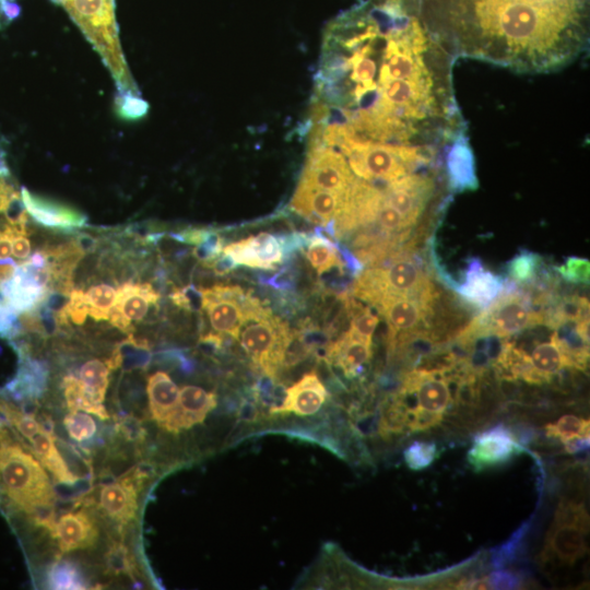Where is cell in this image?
I'll return each instance as SVG.
<instances>
[{"label": "cell", "mask_w": 590, "mask_h": 590, "mask_svg": "<svg viewBox=\"0 0 590 590\" xmlns=\"http://www.w3.org/2000/svg\"><path fill=\"white\" fill-rule=\"evenodd\" d=\"M588 0H457L434 33L455 57L557 71L588 48Z\"/></svg>", "instance_id": "1"}, {"label": "cell", "mask_w": 590, "mask_h": 590, "mask_svg": "<svg viewBox=\"0 0 590 590\" xmlns=\"http://www.w3.org/2000/svg\"><path fill=\"white\" fill-rule=\"evenodd\" d=\"M56 493L30 444L0 413V509L14 524L48 530Z\"/></svg>", "instance_id": "2"}, {"label": "cell", "mask_w": 590, "mask_h": 590, "mask_svg": "<svg viewBox=\"0 0 590 590\" xmlns=\"http://www.w3.org/2000/svg\"><path fill=\"white\" fill-rule=\"evenodd\" d=\"M79 25L108 67L118 87V96L140 95L119 43L115 0H52Z\"/></svg>", "instance_id": "3"}, {"label": "cell", "mask_w": 590, "mask_h": 590, "mask_svg": "<svg viewBox=\"0 0 590 590\" xmlns=\"http://www.w3.org/2000/svg\"><path fill=\"white\" fill-rule=\"evenodd\" d=\"M352 293L370 305L385 295L411 296L432 303L437 295L424 269L404 248L361 271Z\"/></svg>", "instance_id": "4"}, {"label": "cell", "mask_w": 590, "mask_h": 590, "mask_svg": "<svg viewBox=\"0 0 590 590\" xmlns=\"http://www.w3.org/2000/svg\"><path fill=\"white\" fill-rule=\"evenodd\" d=\"M545 322V312L536 311L523 293L505 287L463 330L459 339L470 344L479 339H505Z\"/></svg>", "instance_id": "5"}, {"label": "cell", "mask_w": 590, "mask_h": 590, "mask_svg": "<svg viewBox=\"0 0 590 590\" xmlns=\"http://www.w3.org/2000/svg\"><path fill=\"white\" fill-rule=\"evenodd\" d=\"M291 333L285 321L262 306L244 320L237 340L253 363L274 378L282 366Z\"/></svg>", "instance_id": "6"}, {"label": "cell", "mask_w": 590, "mask_h": 590, "mask_svg": "<svg viewBox=\"0 0 590 590\" xmlns=\"http://www.w3.org/2000/svg\"><path fill=\"white\" fill-rule=\"evenodd\" d=\"M588 516L581 505L560 504L546 538L545 552L573 565L586 553Z\"/></svg>", "instance_id": "7"}, {"label": "cell", "mask_w": 590, "mask_h": 590, "mask_svg": "<svg viewBox=\"0 0 590 590\" xmlns=\"http://www.w3.org/2000/svg\"><path fill=\"white\" fill-rule=\"evenodd\" d=\"M145 480L146 473L143 470L132 468L116 481L101 486L97 498L98 510L119 530L135 520L139 494Z\"/></svg>", "instance_id": "8"}, {"label": "cell", "mask_w": 590, "mask_h": 590, "mask_svg": "<svg viewBox=\"0 0 590 590\" xmlns=\"http://www.w3.org/2000/svg\"><path fill=\"white\" fill-rule=\"evenodd\" d=\"M346 158L334 148L310 145L300 184L312 188L346 193L355 179Z\"/></svg>", "instance_id": "9"}, {"label": "cell", "mask_w": 590, "mask_h": 590, "mask_svg": "<svg viewBox=\"0 0 590 590\" xmlns=\"http://www.w3.org/2000/svg\"><path fill=\"white\" fill-rule=\"evenodd\" d=\"M49 264L35 267L21 262L13 276L0 287V295L16 314L39 307L50 294Z\"/></svg>", "instance_id": "10"}, {"label": "cell", "mask_w": 590, "mask_h": 590, "mask_svg": "<svg viewBox=\"0 0 590 590\" xmlns=\"http://www.w3.org/2000/svg\"><path fill=\"white\" fill-rule=\"evenodd\" d=\"M202 310L209 317L212 329L220 334L238 338L245 319V303L249 296L241 287L214 285L202 288Z\"/></svg>", "instance_id": "11"}, {"label": "cell", "mask_w": 590, "mask_h": 590, "mask_svg": "<svg viewBox=\"0 0 590 590\" xmlns=\"http://www.w3.org/2000/svg\"><path fill=\"white\" fill-rule=\"evenodd\" d=\"M434 303L416 297L385 295L373 306L389 327L390 346L416 334L426 322Z\"/></svg>", "instance_id": "12"}, {"label": "cell", "mask_w": 590, "mask_h": 590, "mask_svg": "<svg viewBox=\"0 0 590 590\" xmlns=\"http://www.w3.org/2000/svg\"><path fill=\"white\" fill-rule=\"evenodd\" d=\"M160 299V293L149 282H123L118 286L108 321L121 332L133 334L132 322L143 321L151 309L158 310Z\"/></svg>", "instance_id": "13"}, {"label": "cell", "mask_w": 590, "mask_h": 590, "mask_svg": "<svg viewBox=\"0 0 590 590\" xmlns=\"http://www.w3.org/2000/svg\"><path fill=\"white\" fill-rule=\"evenodd\" d=\"M60 553L93 547L99 540L97 519L85 508L73 509L59 516L49 529Z\"/></svg>", "instance_id": "14"}, {"label": "cell", "mask_w": 590, "mask_h": 590, "mask_svg": "<svg viewBox=\"0 0 590 590\" xmlns=\"http://www.w3.org/2000/svg\"><path fill=\"white\" fill-rule=\"evenodd\" d=\"M524 449L512 433L503 425L479 434L468 451V461L475 471H482L508 462Z\"/></svg>", "instance_id": "15"}, {"label": "cell", "mask_w": 590, "mask_h": 590, "mask_svg": "<svg viewBox=\"0 0 590 590\" xmlns=\"http://www.w3.org/2000/svg\"><path fill=\"white\" fill-rule=\"evenodd\" d=\"M401 389L412 394L416 410L430 413L444 415L453 400L448 378L441 370L415 369L406 375Z\"/></svg>", "instance_id": "16"}, {"label": "cell", "mask_w": 590, "mask_h": 590, "mask_svg": "<svg viewBox=\"0 0 590 590\" xmlns=\"http://www.w3.org/2000/svg\"><path fill=\"white\" fill-rule=\"evenodd\" d=\"M23 204L30 216L39 225L59 231L73 233L87 223V217L81 211L37 194L26 188L21 189Z\"/></svg>", "instance_id": "17"}, {"label": "cell", "mask_w": 590, "mask_h": 590, "mask_svg": "<svg viewBox=\"0 0 590 590\" xmlns=\"http://www.w3.org/2000/svg\"><path fill=\"white\" fill-rule=\"evenodd\" d=\"M216 406V394L201 387L188 385L179 390L176 408L160 425L167 433L178 434L201 424Z\"/></svg>", "instance_id": "18"}, {"label": "cell", "mask_w": 590, "mask_h": 590, "mask_svg": "<svg viewBox=\"0 0 590 590\" xmlns=\"http://www.w3.org/2000/svg\"><path fill=\"white\" fill-rule=\"evenodd\" d=\"M235 263L253 269L273 270L284 259L279 238L269 233H260L223 247Z\"/></svg>", "instance_id": "19"}, {"label": "cell", "mask_w": 590, "mask_h": 590, "mask_svg": "<svg viewBox=\"0 0 590 590\" xmlns=\"http://www.w3.org/2000/svg\"><path fill=\"white\" fill-rule=\"evenodd\" d=\"M346 193L312 188L299 182L291 200V208L310 222L327 226L334 223L344 205Z\"/></svg>", "instance_id": "20"}, {"label": "cell", "mask_w": 590, "mask_h": 590, "mask_svg": "<svg viewBox=\"0 0 590 590\" xmlns=\"http://www.w3.org/2000/svg\"><path fill=\"white\" fill-rule=\"evenodd\" d=\"M505 284L506 281L486 269L481 260L471 259L455 291L465 303L484 309L498 297Z\"/></svg>", "instance_id": "21"}, {"label": "cell", "mask_w": 590, "mask_h": 590, "mask_svg": "<svg viewBox=\"0 0 590 590\" xmlns=\"http://www.w3.org/2000/svg\"><path fill=\"white\" fill-rule=\"evenodd\" d=\"M327 397L328 392L319 377L310 371L285 389L281 404L271 412L295 413L299 416L312 415L321 409Z\"/></svg>", "instance_id": "22"}, {"label": "cell", "mask_w": 590, "mask_h": 590, "mask_svg": "<svg viewBox=\"0 0 590 590\" xmlns=\"http://www.w3.org/2000/svg\"><path fill=\"white\" fill-rule=\"evenodd\" d=\"M19 355V368L14 378L5 386L7 392L14 400L35 403L48 387V367L30 354Z\"/></svg>", "instance_id": "23"}, {"label": "cell", "mask_w": 590, "mask_h": 590, "mask_svg": "<svg viewBox=\"0 0 590 590\" xmlns=\"http://www.w3.org/2000/svg\"><path fill=\"white\" fill-rule=\"evenodd\" d=\"M527 356L531 369L530 384L547 382L563 368L571 367L569 358L558 343L555 331L548 341L536 343L530 354L527 353Z\"/></svg>", "instance_id": "24"}, {"label": "cell", "mask_w": 590, "mask_h": 590, "mask_svg": "<svg viewBox=\"0 0 590 590\" xmlns=\"http://www.w3.org/2000/svg\"><path fill=\"white\" fill-rule=\"evenodd\" d=\"M371 357V345L353 335L349 330L330 343L324 358L335 363L346 377H355Z\"/></svg>", "instance_id": "25"}, {"label": "cell", "mask_w": 590, "mask_h": 590, "mask_svg": "<svg viewBox=\"0 0 590 590\" xmlns=\"http://www.w3.org/2000/svg\"><path fill=\"white\" fill-rule=\"evenodd\" d=\"M27 442L38 461L58 483L72 486L78 482L79 477L70 470L58 450L51 429L43 427Z\"/></svg>", "instance_id": "26"}, {"label": "cell", "mask_w": 590, "mask_h": 590, "mask_svg": "<svg viewBox=\"0 0 590 590\" xmlns=\"http://www.w3.org/2000/svg\"><path fill=\"white\" fill-rule=\"evenodd\" d=\"M146 393L150 417L160 426L176 408L179 389L167 373L157 370L148 377Z\"/></svg>", "instance_id": "27"}, {"label": "cell", "mask_w": 590, "mask_h": 590, "mask_svg": "<svg viewBox=\"0 0 590 590\" xmlns=\"http://www.w3.org/2000/svg\"><path fill=\"white\" fill-rule=\"evenodd\" d=\"M304 248L307 260L317 270L319 275L332 269H338L340 272L343 271L344 262L337 243H332L323 235L312 234L308 235Z\"/></svg>", "instance_id": "28"}, {"label": "cell", "mask_w": 590, "mask_h": 590, "mask_svg": "<svg viewBox=\"0 0 590 590\" xmlns=\"http://www.w3.org/2000/svg\"><path fill=\"white\" fill-rule=\"evenodd\" d=\"M60 387L69 411H84L94 414L102 421L109 420V414L104 404L91 399L78 377L72 374L63 376Z\"/></svg>", "instance_id": "29"}, {"label": "cell", "mask_w": 590, "mask_h": 590, "mask_svg": "<svg viewBox=\"0 0 590 590\" xmlns=\"http://www.w3.org/2000/svg\"><path fill=\"white\" fill-rule=\"evenodd\" d=\"M109 368L106 359L91 358L79 368V379L87 394L97 403H103L109 385Z\"/></svg>", "instance_id": "30"}, {"label": "cell", "mask_w": 590, "mask_h": 590, "mask_svg": "<svg viewBox=\"0 0 590 590\" xmlns=\"http://www.w3.org/2000/svg\"><path fill=\"white\" fill-rule=\"evenodd\" d=\"M586 319H589V302L581 296L563 297L548 312H545V322L553 329Z\"/></svg>", "instance_id": "31"}, {"label": "cell", "mask_w": 590, "mask_h": 590, "mask_svg": "<svg viewBox=\"0 0 590 590\" xmlns=\"http://www.w3.org/2000/svg\"><path fill=\"white\" fill-rule=\"evenodd\" d=\"M344 304L351 317L349 331L371 345L373 334L379 322L378 316L373 312L370 307L363 306L352 298H344Z\"/></svg>", "instance_id": "32"}, {"label": "cell", "mask_w": 590, "mask_h": 590, "mask_svg": "<svg viewBox=\"0 0 590 590\" xmlns=\"http://www.w3.org/2000/svg\"><path fill=\"white\" fill-rule=\"evenodd\" d=\"M117 290L110 284L99 283L92 285L84 292L88 307V316L95 321L108 320L115 306Z\"/></svg>", "instance_id": "33"}, {"label": "cell", "mask_w": 590, "mask_h": 590, "mask_svg": "<svg viewBox=\"0 0 590 590\" xmlns=\"http://www.w3.org/2000/svg\"><path fill=\"white\" fill-rule=\"evenodd\" d=\"M87 586L81 569L70 560H57L48 570L50 589H87Z\"/></svg>", "instance_id": "34"}, {"label": "cell", "mask_w": 590, "mask_h": 590, "mask_svg": "<svg viewBox=\"0 0 590 590\" xmlns=\"http://www.w3.org/2000/svg\"><path fill=\"white\" fill-rule=\"evenodd\" d=\"M542 266L540 255L523 249L516 253L507 262V274L509 279L519 284L531 283L536 278Z\"/></svg>", "instance_id": "35"}, {"label": "cell", "mask_w": 590, "mask_h": 590, "mask_svg": "<svg viewBox=\"0 0 590 590\" xmlns=\"http://www.w3.org/2000/svg\"><path fill=\"white\" fill-rule=\"evenodd\" d=\"M23 205L21 191L16 189L11 180V174L4 160V152L0 146V219H9L12 212Z\"/></svg>", "instance_id": "36"}, {"label": "cell", "mask_w": 590, "mask_h": 590, "mask_svg": "<svg viewBox=\"0 0 590 590\" xmlns=\"http://www.w3.org/2000/svg\"><path fill=\"white\" fill-rule=\"evenodd\" d=\"M62 423L68 436L80 444L92 439L97 432L94 418L79 411H70Z\"/></svg>", "instance_id": "37"}, {"label": "cell", "mask_w": 590, "mask_h": 590, "mask_svg": "<svg viewBox=\"0 0 590 590\" xmlns=\"http://www.w3.org/2000/svg\"><path fill=\"white\" fill-rule=\"evenodd\" d=\"M589 424L588 420L566 414L555 423L547 424L545 432L548 437H556L563 441L575 436L589 435Z\"/></svg>", "instance_id": "38"}, {"label": "cell", "mask_w": 590, "mask_h": 590, "mask_svg": "<svg viewBox=\"0 0 590 590\" xmlns=\"http://www.w3.org/2000/svg\"><path fill=\"white\" fill-rule=\"evenodd\" d=\"M107 573L113 575L125 574L133 578L134 559L122 542H113L105 554Z\"/></svg>", "instance_id": "39"}, {"label": "cell", "mask_w": 590, "mask_h": 590, "mask_svg": "<svg viewBox=\"0 0 590 590\" xmlns=\"http://www.w3.org/2000/svg\"><path fill=\"white\" fill-rule=\"evenodd\" d=\"M437 446L428 441H414L403 453L406 465L413 471L429 467L437 458Z\"/></svg>", "instance_id": "40"}, {"label": "cell", "mask_w": 590, "mask_h": 590, "mask_svg": "<svg viewBox=\"0 0 590 590\" xmlns=\"http://www.w3.org/2000/svg\"><path fill=\"white\" fill-rule=\"evenodd\" d=\"M560 278L573 284H589L590 262L581 257H568L559 266L555 267Z\"/></svg>", "instance_id": "41"}, {"label": "cell", "mask_w": 590, "mask_h": 590, "mask_svg": "<svg viewBox=\"0 0 590 590\" xmlns=\"http://www.w3.org/2000/svg\"><path fill=\"white\" fill-rule=\"evenodd\" d=\"M223 239L215 231L209 229L204 239L192 249V256L204 267L222 253Z\"/></svg>", "instance_id": "42"}, {"label": "cell", "mask_w": 590, "mask_h": 590, "mask_svg": "<svg viewBox=\"0 0 590 590\" xmlns=\"http://www.w3.org/2000/svg\"><path fill=\"white\" fill-rule=\"evenodd\" d=\"M169 298L173 304L187 311L202 310V291L193 285L173 288Z\"/></svg>", "instance_id": "43"}, {"label": "cell", "mask_w": 590, "mask_h": 590, "mask_svg": "<svg viewBox=\"0 0 590 590\" xmlns=\"http://www.w3.org/2000/svg\"><path fill=\"white\" fill-rule=\"evenodd\" d=\"M149 105L140 95L118 96L116 109L118 115L125 119L142 118L148 111Z\"/></svg>", "instance_id": "44"}, {"label": "cell", "mask_w": 590, "mask_h": 590, "mask_svg": "<svg viewBox=\"0 0 590 590\" xmlns=\"http://www.w3.org/2000/svg\"><path fill=\"white\" fill-rule=\"evenodd\" d=\"M17 315L0 296V337L11 341L20 333Z\"/></svg>", "instance_id": "45"}, {"label": "cell", "mask_w": 590, "mask_h": 590, "mask_svg": "<svg viewBox=\"0 0 590 590\" xmlns=\"http://www.w3.org/2000/svg\"><path fill=\"white\" fill-rule=\"evenodd\" d=\"M489 588L493 589H514L519 585L518 578L507 571H495L487 577Z\"/></svg>", "instance_id": "46"}, {"label": "cell", "mask_w": 590, "mask_h": 590, "mask_svg": "<svg viewBox=\"0 0 590 590\" xmlns=\"http://www.w3.org/2000/svg\"><path fill=\"white\" fill-rule=\"evenodd\" d=\"M12 255L17 261H25L28 259L32 247L31 241L26 235H14L11 237Z\"/></svg>", "instance_id": "47"}, {"label": "cell", "mask_w": 590, "mask_h": 590, "mask_svg": "<svg viewBox=\"0 0 590 590\" xmlns=\"http://www.w3.org/2000/svg\"><path fill=\"white\" fill-rule=\"evenodd\" d=\"M237 264L235 261L225 252L222 251L213 261L205 266L214 271L217 275H224L235 269Z\"/></svg>", "instance_id": "48"}, {"label": "cell", "mask_w": 590, "mask_h": 590, "mask_svg": "<svg viewBox=\"0 0 590 590\" xmlns=\"http://www.w3.org/2000/svg\"><path fill=\"white\" fill-rule=\"evenodd\" d=\"M589 435L575 436L568 439L563 440L565 451L575 455L581 451H585L589 447Z\"/></svg>", "instance_id": "49"}, {"label": "cell", "mask_w": 590, "mask_h": 590, "mask_svg": "<svg viewBox=\"0 0 590 590\" xmlns=\"http://www.w3.org/2000/svg\"><path fill=\"white\" fill-rule=\"evenodd\" d=\"M16 267V263L11 259L0 261V287L13 276Z\"/></svg>", "instance_id": "50"}, {"label": "cell", "mask_w": 590, "mask_h": 590, "mask_svg": "<svg viewBox=\"0 0 590 590\" xmlns=\"http://www.w3.org/2000/svg\"><path fill=\"white\" fill-rule=\"evenodd\" d=\"M292 279L291 275L286 272V271H281L280 273H278L276 275H274L270 281L269 283L273 286V287H279V288H286V287H290L292 285Z\"/></svg>", "instance_id": "51"}, {"label": "cell", "mask_w": 590, "mask_h": 590, "mask_svg": "<svg viewBox=\"0 0 590 590\" xmlns=\"http://www.w3.org/2000/svg\"><path fill=\"white\" fill-rule=\"evenodd\" d=\"M12 255L11 237L9 235H0V261L10 259Z\"/></svg>", "instance_id": "52"}]
</instances>
